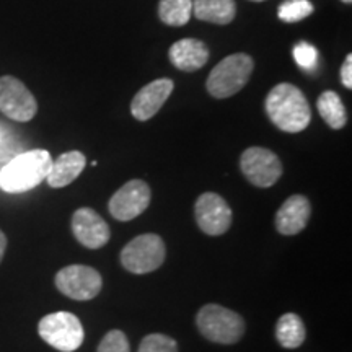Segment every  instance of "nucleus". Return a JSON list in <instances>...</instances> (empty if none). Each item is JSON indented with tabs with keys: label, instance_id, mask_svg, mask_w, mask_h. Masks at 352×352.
<instances>
[{
	"label": "nucleus",
	"instance_id": "28",
	"mask_svg": "<svg viewBox=\"0 0 352 352\" xmlns=\"http://www.w3.org/2000/svg\"><path fill=\"white\" fill-rule=\"evenodd\" d=\"M252 2H264V0H252Z\"/></svg>",
	"mask_w": 352,
	"mask_h": 352
},
{
	"label": "nucleus",
	"instance_id": "10",
	"mask_svg": "<svg viewBox=\"0 0 352 352\" xmlns=\"http://www.w3.org/2000/svg\"><path fill=\"white\" fill-rule=\"evenodd\" d=\"M151 188L142 179H131L118 189L109 201V212L116 220L129 222L139 217L151 204Z\"/></svg>",
	"mask_w": 352,
	"mask_h": 352
},
{
	"label": "nucleus",
	"instance_id": "4",
	"mask_svg": "<svg viewBox=\"0 0 352 352\" xmlns=\"http://www.w3.org/2000/svg\"><path fill=\"white\" fill-rule=\"evenodd\" d=\"M196 323L202 336L219 344H235L245 333V321L239 314L214 303L201 308Z\"/></svg>",
	"mask_w": 352,
	"mask_h": 352
},
{
	"label": "nucleus",
	"instance_id": "20",
	"mask_svg": "<svg viewBox=\"0 0 352 352\" xmlns=\"http://www.w3.org/2000/svg\"><path fill=\"white\" fill-rule=\"evenodd\" d=\"M192 15V0H160L158 16L165 25L183 26Z\"/></svg>",
	"mask_w": 352,
	"mask_h": 352
},
{
	"label": "nucleus",
	"instance_id": "1",
	"mask_svg": "<svg viewBox=\"0 0 352 352\" xmlns=\"http://www.w3.org/2000/svg\"><path fill=\"white\" fill-rule=\"evenodd\" d=\"M264 107L272 124L284 132H302L311 121V109L305 95L290 83H279L272 88Z\"/></svg>",
	"mask_w": 352,
	"mask_h": 352
},
{
	"label": "nucleus",
	"instance_id": "13",
	"mask_svg": "<svg viewBox=\"0 0 352 352\" xmlns=\"http://www.w3.org/2000/svg\"><path fill=\"white\" fill-rule=\"evenodd\" d=\"M175 83L170 78H158L145 85L132 98L131 113L138 121H148L160 111L164 103L173 91Z\"/></svg>",
	"mask_w": 352,
	"mask_h": 352
},
{
	"label": "nucleus",
	"instance_id": "5",
	"mask_svg": "<svg viewBox=\"0 0 352 352\" xmlns=\"http://www.w3.org/2000/svg\"><path fill=\"white\" fill-rule=\"evenodd\" d=\"M38 333L43 341L60 352H74L82 346L83 327L80 320L69 311H56L39 321Z\"/></svg>",
	"mask_w": 352,
	"mask_h": 352
},
{
	"label": "nucleus",
	"instance_id": "8",
	"mask_svg": "<svg viewBox=\"0 0 352 352\" xmlns=\"http://www.w3.org/2000/svg\"><path fill=\"white\" fill-rule=\"evenodd\" d=\"M101 285L100 272L83 264H72L56 274V287L72 300H91L100 294Z\"/></svg>",
	"mask_w": 352,
	"mask_h": 352
},
{
	"label": "nucleus",
	"instance_id": "18",
	"mask_svg": "<svg viewBox=\"0 0 352 352\" xmlns=\"http://www.w3.org/2000/svg\"><path fill=\"white\" fill-rule=\"evenodd\" d=\"M305 336V324H303V320L297 314H285L277 321V342L285 349H296V347L302 346Z\"/></svg>",
	"mask_w": 352,
	"mask_h": 352
},
{
	"label": "nucleus",
	"instance_id": "7",
	"mask_svg": "<svg viewBox=\"0 0 352 352\" xmlns=\"http://www.w3.org/2000/svg\"><path fill=\"white\" fill-rule=\"evenodd\" d=\"M0 111L13 121L28 122L38 113V103L32 91L16 77H0Z\"/></svg>",
	"mask_w": 352,
	"mask_h": 352
},
{
	"label": "nucleus",
	"instance_id": "26",
	"mask_svg": "<svg viewBox=\"0 0 352 352\" xmlns=\"http://www.w3.org/2000/svg\"><path fill=\"white\" fill-rule=\"evenodd\" d=\"M6 250H7V236H6V233L0 230V261H2V259H3Z\"/></svg>",
	"mask_w": 352,
	"mask_h": 352
},
{
	"label": "nucleus",
	"instance_id": "6",
	"mask_svg": "<svg viewBox=\"0 0 352 352\" xmlns=\"http://www.w3.org/2000/svg\"><path fill=\"white\" fill-rule=\"evenodd\" d=\"M165 243L155 233H144L131 240L121 252V264L132 274H147L165 261Z\"/></svg>",
	"mask_w": 352,
	"mask_h": 352
},
{
	"label": "nucleus",
	"instance_id": "23",
	"mask_svg": "<svg viewBox=\"0 0 352 352\" xmlns=\"http://www.w3.org/2000/svg\"><path fill=\"white\" fill-rule=\"evenodd\" d=\"M96 352H131V346L124 333L120 329H113L104 334Z\"/></svg>",
	"mask_w": 352,
	"mask_h": 352
},
{
	"label": "nucleus",
	"instance_id": "21",
	"mask_svg": "<svg viewBox=\"0 0 352 352\" xmlns=\"http://www.w3.org/2000/svg\"><path fill=\"white\" fill-rule=\"evenodd\" d=\"M314 13V6L308 0H285L279 6V19L285 23H297Z\"/></svg>",
	"mask_w": 352,
	"mask_h": 352
},
{
	"label": "nucleus",
	"instance_id": "9",
	"mask_svg": "<svg viewBox=\"0 0 352 352\" xmlns=\"http://www.w3.org/2000/svg\"><path fill=\"white\" fill-rule=\"evenodd\" d=\"M240 168L245 178L258 188H271L283 175V164L274 152L263 147H250L241 153Z\"/></svg>",
	"mask_w": 352,
	"mask_h": 352
},
{
	"label": "nucleus",
	"instance_id": "22",
	"mask_svg": "<svg viewBox=\"0 0 352 352\" xmlns=\"http://www.w3.org/2000/svg\"><path fill=\"white\" fill-rule=\"evenodd\" d=\"M139 352H178V344L165 334H148L140 342Z\"/></svg>",
	"mask_w": 352,
	"mask_h": 352
},
{
	"label": "nucleus",
	"instance_id": "14",
	"mask_svg": "<svg viewBox=\"0 0 352 352\" xmlns=\"http://www.w3.org/2000/svg\"><path fill=\"white\" fill-rule=\"evenodd\" d=\"M310 202L305 196L294 195L280 206L276 214V228L280 235H297L310 219Z\"/></svg>",
	"mask_w": 352,
	"mask_h": 352
},
{
	"label": "nucleus",
	"instance_id": "12",
	"mask_svg": "<svg viewBox=\"0 0 352 352\" xmlns=\"http://www.w3.org/2000/svg\"><path fill=\"white\" fill-rule=\"evenodd\" d=\"M72 232L78 243L90 250H98L109 241L111 232L103 217L90 208H80L72 215Z\"/></svg>",
	"mask_w": 352,
	"mask_h": 352
},
{
	"label": "nucleus",
	"instance_id": "19",
	"mask_svg": "<svg viewBox=\"0 0 352 352\" xmlns=\"http://www.w3.org/2000/svg\"><path fill=\"white\" fill-rule=\"evenodd\" d=\"M320 116L323 118L324 122L331 127V129H342L347 122V114H346V108L342 100L340 98V95L333 90H327L324 94L320 95L318 103Z\"/></svg>",
	"mask_w": 352,
	"mask_h": 352
},
{
	"label": "nucleus",
	"instance_id": "3",
	"mask_svg": "<svg viewBox=\"0 0 352 352\" xmlns=\"http://www.w3.org/2000/svg\"><path fill=\"white\" fill-rule=\"evenodd\" d=\"M254 63L248 54L239 52L222 59L208 78V91L214 98H228L243 88L252 77Z\"/></svg>",
	"mask_w": 352,
	"mask_h": 352
},
{
	"label": "nucleus",
	"instance_id": "27",
	"mask_svg": "<svg viewBox=\"0 0 352 352\" xmlns=\"http://www.w3.org/2000/svg\"><path fill=\"white\" fill-rule=\"evenodd\" d=\"M341 2H344V3H351L352 0H341Z\"/></svg>",
	"mask_w": 352,
	"mask_h": 352
},
{
	"label": "nucleus",
	"instance_id": "24",
	"mask_svg": "<svg viewBox=\"0 0 352 352\" xmlns=\"http://www.w3.org/2000/svg\"><path fill=\"white\" fill-rule=\"evenodd\" d=\"M294 57H296L297 64L300 65L302 69H314L316 63H318V52L310 43H298L296 47H294Z\"/></svg>",
	"mask_w": 352,
	"mask_h": 352
},
{
	"label": "nucleus",
	"instance_id": "16",
	"mask_svg": "<svg viewBox=\"0 0 352 352\" xmlns=\"http://www.w3.org/2000/svg\"><path fill=\"white\" fill-rule=\"evenodd\" d=\"M85 155L78 151L65 152L54 162L52 160L51 170L46 176V182L51 188H64L76 182L78 175L85 170Z\"/></svg>",
	"mask_w": 352,
	"mask_h": 352
},
{
	"label": "nucleus",
	"instance_id": "25",
	"mask_svg": "<svg viewBox=\"0 0 352 352\" xmlns=\"http://www.w3.org/2000/svg\"><path fill=\"white\" fill-rule=\"evenodd\" d=\"M341 83L349 90L352 88V54H347L341 67Z\"/></svg>",
	"mask_w": 352,
	"mask_h": 352
},
{
	"label": "nucleus",
	"instance_id": "15",
	"mask_svg": "<svg viewBox=\"0 0 352 352\" xmlns=\"http://www.w3.org/2000/svg\"><path fill=\"white\" fill-rule=\"evenodd\" d=\"M168 56L176 69L183 72H196L209 60V50L199 39L184 38L170 47Z\"/></svg>",
	"mask_w": 352,
	"mask_h": 352
},
{
	"label": "nucleus",
	"instance_id": "2",
	"mask_svg": "<svg viewBox=\"0 0 352 352\" xmlns=\"http://www.w3.org/2000/svg\"><path fill=\"white\" fill-rule=\"evenodd\" d=\"M51 165L52 158L47 151L36 148L19 153L0 170V189L12 195L30 191L46 179Z\"/></svg>",
	"mask_w": 352,
	"mask_h": 352
},
{
	"label": "nucleus",
	"instance_id": "11",
	"mask_svg": "<svg viewBox=\"0 0 352 352\" xmlns=\"http://www.w3.org/2000/svg\"><path fill=\"white\" fill-rule=\"evenodd\" d=\"M195 214L197 226L210 236L223 235L232 226V209L215 192H204L197 197Z\"/></svg>",
	"mask_w": 352,
	"mask_h": 352
},
{
	"label": "nucleus",
	"instance_id": "17",
	"mask_svg": "<svg viewBox=\"0 0 352 352\" xmlns=\"http://www.w3.org/2000/svg\"><path fill=\"white\" fill-rule=\"evenodd\" d=\"M192 15L215 25H228L236 15L235 0H192Z\"/></svg>",
	"mask_w": 352,
	"mask_h": 352
}]
</instances>
